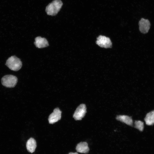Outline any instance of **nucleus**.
<instances>
[{"mask_svg": "<svg viewBox=\"0 0 154 154\" xmlns=\"http://www.w3.org/2000/svg\"><path fill=\"white\" fill-rule=\"evenodd\" d=\"M34 44L36 47L39 48H42L46 47L48 46V42L44 38L38 37L35 39Z\"/></svg>", "mask_w": 154, "mask_h": 154, "instance_id": "nucleus-8", "label": "nucleus"}, {"mask_svg": "<svg viewBox=\"0 0 154 154\" xmlns=\"http://www.w3.org/2000/svg\"><path fill=\"white\" fill-rule=\"evenodd\" d=\"M37 147L36 142L33 138H30L26 143V147L27 151L29 152H34Z\"/></svg>", "mask_w": 154, "mask_h": 154, "instance_id": "nucleus-10", "label": "nucleus"}, {"mask_svg": "<svg viewBox=\"0 0 154 154\" xmlns=\"http://www.w3.org/2000/svg\"><path fill=\"white\" fill-rule=\"evenodd\" d=\"M116 119L126 124L131 126L133 125V121L131 117L126 115H118L116 116Z\"/></svg>", "mask_w": 154, "mask_h": 154, "instance_id": "nucleus-11", "label": "nucleus"}, {"mask_svg": "<svg viewBox=\"0 0 154 154\" xmlns=\"http://www.w3.org/2000/svg\"><path fill=\"white\" fill-rule=\"evenodd\" d=\"M61 111L58 108L54 109L53 112L49 115L48 120L50 124H53L60 120L61 116Z\"/></svg>", "mask_w": 154, "mask_h": 154, "instance_id": "nucleus-6", "label": "nucleus"}, {"mask_svg": "<svg viewBox=\"0 0 154 154\" xmlns=\"http://www.w3.org/2000/svg\"><path fill=\"white\" fill-rule=\"evenodd\" d=\"M77 152L81 153H87L89 150L87 143L86 142H81L78 143L76 147Z\"/></svg>", "mask_w": 154, "mask_h": 154, "instance_id": "nucleus-9", "label": "nucleus"}, {"mask_svg": "<svg viewBox=\"0 0 154 154\" xmlns=\"http://www.w3.org/2000/svg\"><path fill=\"white\" fill-rule=\"evenodd\" d=\"M96 43L100 47L105 48H110L112 46V42L110 38L101 35L97 38Z\"/></svg>", "mask_w": 154, "mask_h": 154, "instance_id": "nucleus-4", "label": "nucleus"}, {"mask_svg": "<svg viewBox=\"0 0 154 154\" xmlns=\"http://www.w3.org/2000/svg\"><path fill=\"white\" fill-rule=\"evenodd\" d=\"M146 124L149 125L154 124V110L148 113L144 118Z\"/></svg>", "mask_w": 154, "mask_h": 154, "instance_id": "nucleus-12", "label": "nucleus"}, {"mask_svg": "<svg viewBox=\"0 0 154 154\" xmlns=\"http://www.w3.org/2000/svg\"><path fill=\"white\" fill-rule=\"evenodd\" d=\"M139 31L141 33L146 34L148 32L151 25L148 20L141 18L139 22Z\"/></svg>", "mask_w": 154, "mask_h": 154, "instance_id": "nucleus-7", "label": "nucleus"}, {"mask_svg": "<svg viewBox=\"0 0 154 154\" xmlns=\"http://www.w3.org/2000/svg\"><path fill=\"white\" fill-rule=\"evenodd\" d=\"M135 127L140 131H142L144 129L143 122L141 121H135Z\"/></svg>", "mask_w": 154, "mask_h": 154, "instance_id": "nucleus-13", "label": "nucleus"}, {"mask_svg": "<svg viewBox=\"0 0 154 154\" xmlns=\"http://www.w3.org/2000/svg\"><path fill=\"white\" fill-rule=\"evenodd\" d=\"M5 65L11 70L17 71L21 68L22 62L19 58L15 56H13L8 59Z\"/></svg>", "mask_w": 154, "mask_h": 154, "instance_id": "nucleus-2", "label": "nucleus"}, {"mask_svg": "<svg viewBox=\"0 0 154 154\" xmlns=\"http://www.w3.org/2000/svg\"><path fill=\"white\" fill-rule=\"evenodd\" d=\"M86 112V108L84 104H80L76 109L73 115L76 120H80L84 116Z\"/></svg>", "mask_w": 154, "mask_h": 154, "instance_id": "nucleus-5", "label": "nucleus"}, {"mask_svg": "<svg viewBox=\"0 0 154 154\" xmlns=\"http://www.w3.org/2000/svg\"><path fill=\"white\" fill-rule=\"evenodd\" d=\"M68 154H78L77 153L70 152Z\"/></svg>", "mask_w": 154, "mask_h": 154, "instance_id": "nucleus-14", "label": "nucleus"}, {"mask_svg": "<svg viewBox=\"0 0 154 154\" xmlns=\"http://www.w3.org/2000/svg\"><path fill=\"white\" fill-rule=\"evenodd\" d=\"M18 81V79L15 76L12 75H6L1 79L3 86L8 88L14 87Z\"/></svg>", "mask_w": 154, "mask_h": 154, "instance_id": "nucleus-3", "label": "nucleus"}, {"mask_svg": "<svg viewBox=\"0 0 154 154\" xmlns=\"http://www.w3.org/2000/svg\"><path fill=\"white\" fill-rule=\"evenodd\" d=\"M62 5L61 0H54L46 6V12L48 15H55L60 10Z\"/></svg>", "mask_w": 154, "mask_h": 154, "instance_id": "nucleus-1", "label": "nucleus"}]
</instances>
